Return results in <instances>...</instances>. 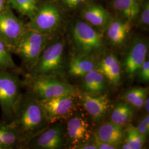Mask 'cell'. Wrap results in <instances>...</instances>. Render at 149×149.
I'll list each match as a JSON object with an SVG mask.
<instances>
[{"mask_svg":"<svg viewBox=\"0 0 149 149\" xmlns=\"http://www.w3.org/2000/svg\"><path fill=\"white\" fill-rule=\"evenodd\" d=\"M22 80L19 74L7 70L0 69V107L1 120L9 123L12 118L16 104L21 95Z\"/></svg>","mask_w":149,"mask_h":149,"instance_id":"cell-6","label":"cell"},{"mask_svg":"<svg viewBox=\"0 0 149 149\" xmlns=\"http://www.w3.org/2000/svg\"><path fill=\"white\" fill-rule=\"evenodd\" d=\"M139 132L147 138L149 133V116L147 113L140 120L137 127H135Z\"/></svg>","mask_w":149,"mask_h":149,"instance_id":"cell-28","label":"cell"},{"mask_svg":"<svg viewBox=\"0 0 149 149\" xmlns=\"http://www.w3.org/2000/svg\"><path fill=\"white\" fill-rule=\"evenodd\" d=\"M81 86L84 92L91 95L104 94L107 87L104 76L97 70H93L81 77Z\"/></svg>","mask_w":149,"mask_h":149,"instance_id":"cell-19","label":"cell"},{"mask_svg":"<svg viewBox=\"0 0 149 149\" xmlns=\"http://www.w3.org/2000/svg\"><path fill=\"white\" fill-rule=\"evenodd\" d=\"M23 149L19 134L10 123L0 121V149Z\"/></svg>","mask_w":149,"mask_h":149,"instance_id":"cell-20","label":"cell"},{"mask_svg":"<svg viewBox=\"0 0 149 149\" xmlns=\"http://www.w3.org/2000/svg\"><path fill=\"white\" fill-rule=\"evenodd\" d=\"M79 98L82 106L93 122L99 124L109 112L111 102L106 94L91 95L80 92Z\"/></svg>","mask_w":149,"mask_h":149,"instance_id":"cell-13","label":"cell"},{"mask_svg":"<svg viewBox=\"0 0 149 149\" xmlns=\"http://www.w3.org/2000/svg\"><path fill=\"white\" fill-rule=\"evenodd\" d=\"M62 22L58 7L53 3L45 2L38 6L26 26L29 29L54 36L60 29Z\"/></svg>","mask_w":149,"mask_h":149,"instance_id":"cell-7","label":"cell"},{"mask_svg":"<svg viewBox=\"0 0 149 149\" xmlns=\"http://www.w3.org/2000/svg\"><path fill=\"white\" fill-rule=\"evenodd\" d=\"M97 60L88 55L74 54L70 61L68 73L71 77H82L96 69Z\"/></svg>","mask_w":149,"mask_h":149,"instance_id":"cell-18","label":"cell"},{"mask_svg":"<svg viewBox=\"0 0 149 149\" xmlns=\"http://www.w3.org/2000/svg\"><path fill=\"white\" fill-rule=\"evenodd\" d=\"M148 88L141 87H133L125 91L122 95L124 101L136 109L143 108L144 102L148 97Z\"/></svg>","mask_w":149,"mask_h":149,"instance_id":"cell-23","label":"cell"},{"mask_svg":"<svg viewBox=\"0 0 149 149\" xmlns=\"http://www.w3.org/2000/svg\"><path fill=\"white\" fill-rule=\"evenodd\" d=\"M139 76L140 80L144 82H148L149 81V61L146 59L144 61L141 69L139 70Z\"/></svg>","mask_w":149,"mask_h":149,"instance_id":"cell-29","label":"cell"},{"mask_svg":"<svg viewBox=\"0 0 149 149\" xmlns=\"http://www.w3.org/2000/svg\"><path fill=\"white\" fill-rule=\"evenodd\" d=\"M5 0H0V12L4 10Z\"/></svg>","mask_w":149,"mask_h":149,"instance_id":"cell-34","label":"cell"},{"mask_svg":"<svg viewBox=\"0 0 149 149\" xmlns=\"http://www.w3.org/2000/svg\"><path fill=\"white\" fill-rule=\"evenodd\" d=\"M65 6L69 8H74L84 3L86 0H61Z\"/></svg>","mask_w":149,"mask_h":149,"instance_id":"cell-30","label":"cell"},{"mask_svg":"<svg viewBox=\"0 0 149 149\" xmlns=\"http://www.w3.org/2000/svg\"><path fill=\"white\" fill-rule=\"evenodd\" d=\"M96 145L97 149H119V148L117 146H114L111 144L102 143H97L93 141Z\"/></svg>","mask_w":149,"mask_h":149,"instance_id":"cell-32","label":"cell"},{"mask_svg":"<svg viewBox=\"0 0 149 149\" xmlns=\"http://www.w3.org/2000/svg\"><path fill=\"white\" fill-rule=\"evenodd\" d=\"M53 38V36L27 29L12 52L20 58L26 74L32 71L43 49Z\"/></svg>","mask_w":149,"mask_h":149,"instance_id":"cell-5","label":"cell"},{"mask_svg":"<svg viewBox=\"0 0 149 149\" xmlns=\"http://www.w3.org/2000/svg\"><path fill=\"white\" fill-rule=\"evenodd\" d=\"M11 6L31 18L37 8V0H8Z\"/></svg>","mask_w":149,"mask_h":149,"instance_id":"cell-26","label":"cell"},{"mask_svg":"<svg viewBox=\"0 0 149 149\" xmlns=\"http://www.w3.org/2000/svg\"><path fill=\"white\" fill-rule=\"evenodd\" d=\"M124 128L111 122L103 123L95 129L93 141L120 147L124 142Z\"/></svg>","mask_w":149,"mask_h":149,"instance_id":"cell-15","label":"cell"},{"mask_svg":"<svg viewBox=\"0 0 149 149\" xmlns=\"http://www.w3.org/2000/svg\"><path fill=\"white\" fill-rule=\"evenodd\" d=\"M66 124L63 122L51 124L29 142L27 149H59L66 144Z\"/></svg>","mask_w":149,"mask_h":149,"instance_id":"cell-11","label":"cell"},{"mask_svg":"<svg viewBox=\"0 0 149 149\" xmlns=\"http://www.w3.org/2000/svg\"><path fill=\"white\" fill-rule=\"evenodd\" d=\"M0 69L9 70L23 76L26 74L24 70L15 64L10 50L1 39H0Z\"/></svg>","mask_w":149,"mask_h":149,"instance_id":"cell-24","label":"cell"},{"mask_svg":"<svg viewBox=\"0 0 149 149\" xmlns=\"http://www.w3.org/2000/svg\"><path fill=\"white\" fill-rule=\"evenodd\" d=\"M27 29V26L11 10L4 9L0 12V39L12 53Z\"/></svg>","mask_w":149,"mask_h":149,"instance_id":"cell-10","label":"cell"},{"mask_svg":"<svg viewBox=\"0 0 149 149\" xmlns=\"http://www.w3.org/2000/svg\"><path fill=\"white\" fill-rule=\"evenodd\" d=\"M79 95H65L38 101L49 124L67 120L77 111Z\"/></svg>","mask_w":149,"mask_h":149,"instance_id":"cell-9","label":"cell"},{"mask_svg":"<svg viewBox=\"0 0 149 149\" xmlns=\"http://www.w3.org/2000/svg\"><path fill=\"white\" fill-rule=\"evenodd\" d=\"M22 80L23 87L33 92L38 101L51 99L59 96L80 93V91L69 83L53 76H30L26 74Z\"/></svg>","mask_w":149,"mask_h":149,"instance_id":"cell-2","label":"cell"},{"mask_svg":"<svg viewBox=\"0 0 149 149\" xmlns=\"http://www.w3.org/2000/svg\"><path fill=\"white\" fill-rule=\"evenodd\" d=\"M87 116L88 115L76 111L67 120L65 135L66 144L71 149L93 140L94 123Z\"/></svg>","mask_w":149,"mask_h":149,"instance_id":"cell-8","label":"cell"},{"mask_svg":"<svg viewBox=\"0 0 149 149\" xmlns=\"http://www.w3.org/2000/svg\"><path fill=\"white\" fill-rule=\"evenodd\" d=\"M96 70L101 72L111 85L118 87L121 85L122 68L116 54L104 52L97 60Z\"/></svg>","mask_w":149,"mask_h":149,"instance_id":"cell-14","label":"cell"},{"mask_svg":"<svg viewBox=\"0 0 149 149\" xmlns=\"http://www.w3.org/2000/svg\"><path fill=\"white\" fill-rule=\"evenodd\" d=\"M81 16L84 21L102 33L105 32L113 18L104 7L95 3L86 6L82 11Z\"/></svg>","mask_w":149,"mask_h":149,"instance_id":"cell-16","label":"cell"},{"mask_svg":"<svg viewBox=\"0 0 149 149\" xmlns=\"http://www.w3.org/2000/svg\"><path fill=\"white\" fill-rule=\"evenodd\" d=\"M72 39L76 53L98 59L105 52L103 33L84 21H76L72 28Z\"/></svg>","mask_w":149,"mask_h":149,"instance_id":"cell-3","label":"cell"},{"mask_svg":"<svg viewBox=\"0 0 149 149\" xmlns=\"http://www.w3.org/2000/svg\"><path fill=\"white\" fill-rule=\"evenodd\" d=\"M131 28V22L125 19L112 18L105 31L108 42L114 47H122L128 39Z\"/></svg>","mask_w":149,"mask_h":149,"instance_id":"cell-17","label":"cell"},{"mask_svg":"<svg viewBox=\"0 0 149 149\" xmlns=\"http://www.w3.org/2000/svg\"><path fill=\"white\" fill-rule=\"evenodd\" d=\"M134 108L124 101L118 102L112 108L110 122L124 128L130 124L134 116Z\"/></svg>","mask_w":149,"mask_h":149,"instance_id":"cell-21","label":"cell"},{"mask_svg":"<svg viewBox=\"0 0 149 149\" xmlns=\"http://www.w3.org/2000/svg\"><path fill=\"white\" fill-rule=\"evenodd\" d=\"M124 132V142L129 145L131 149L143 148L147 138L140 133L135 127L130 124L126 127Z\"/></svg>","mask_w":149,"mask_h":149,"instance_id":"cell-25","label":"cell"},{"mask_svg":"<svg viewBox=\"0 0 149 149\" xmlns=\"http://www.w3.org/2000/svg\"><path fill=\"white\" fill-rule=\"evenodd\" d=\"M143 108H145V111L147 113H149V97H147V98H146L145 101L144 102V106Z\"/></svg>","mask_w":149,"mask_h":149,"instance_id":"cell-33","label":"cell"},{"mask_svg":"<svg viewBox=\"0 0 149 149\" xmlns=\"http://www.w3.org/2000/svg\"><path fill=\"white\" fill-rule=\"evenodd\" d=\"M113 6L125 20L130 22L138 17L141 7L139 0H114Z\"/></svg>","mask_w":149,"mask_h":149,"instance_id":"cell-22","label":"cell"},{"mask_svg":"<svg viewBox=\"0 0 149 149\" xmlns=\"http://www.w3.org/2000/svg\"><path fill=\"white\" fill-rule=\"evenodd\" d=\"M65 45L63 39L52 38L43 49L32 71L26 74L60 77L64 69Z\"/></svg>","mask_w":149,"mask_h":149,"instance_id":"cell-4","label":"cell"},{"mask_svg":"<svg viewBox=\"0 0 149 149\" xmlns=\"http://www.w3.org/2000/svg\"><path fill=\"white\" fill-rule=\"evenodd\" d=\"M138 16L139 24L145 29H148L149 26V0H146L140 7Z\"/></svg>","mask_w":149,"mask_h":149,"instance_id":"cell-27","label":"cell"},{"mask_svg":"<svg viewBox=\"0 0 149 149\" xmlns=\"http://www.w3.org/2000/svg\"><path fill=\"white\" fill-rule=\"evenodd\" d=\"M73 149H97L96 145L94 143L93 141L85 143V144H81L77 146H76Z\"/></svg>","mask_w":149,"mask_h":149,"instance_id":"cell-31","label":"cell"},{"mask_svg":"<svg viewBox=\"0 0 149 149\" xmlns=\"http://www.w3.org/2000/svg\"><path fill=\"white\" fill-rule=\"evenodd\" d=\"M148 51L149 45L146 40L139 37L136 38L133 40L123 63L129 79H133L138 74L144 61L147 59Z\"/></svg>","mask_w":149,"mask_h":149,"instance_id":"cell-12","label":"cell"},{"mask_svg":"<svg viewBox=\"0 0 149 149\" xmlns=\"http://www.w3.org/2000/svg\"><path fill=\"white\" fill-rule=\"evenodd\" d=\"M9 123L19 134L23 149L50 125L38 100L29 90L22 93Z\"/></svg>","mask_w":149,"mask_h":149,"instance_id":"cell-1","label":"cell"}]
</instances>
